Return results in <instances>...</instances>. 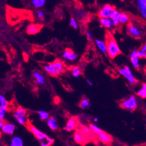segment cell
Wrapping results in <instances>:
<instances>
[{
  "label": "cell",
  "instance_id": "6",
  "mask_svg": "<svg viewBox=\"0 0 146 146\" xmlns=\"http://www.w3.org/2000/svg\"><path fill=\"white\" fill-rule=\"evenodd\" d=\"M28 129L34 135V136L40 141V143L47 140L48 139H49L50 138L46 134L42 133L37 128H36V127H35L34 126H33L32 125H29Z\"/></svg>",
  "mask_w": 146,
  "mask_h": 146
},
{
  "label": "cell",
  "instance_id": "23",
  "mask_svg": "<svg viewBox=\"0 0 146 146\" xmlns=\"http://www.w3.org/2000/svg\"><path fill=\"white\" fill-rule=\"evenodd\" d=\"M137 55L140 58L146 59V42L144 44L140 50H137Z\"/></svg>",
  "mask_w": 146,
  "mask_h": 146
},
{
  "label": "cell",
  "instance_id": "9",
  "mask_svg": "<svg viewBox=\"0 0 146 146\" xmlns=\"http://www.w3.org/2000/svg\"><path fill=\"white\" fill-rule=\"evenodd\" d=\"M128 33L134 38H140L141 36L140 29L134 25H130L127 27Z\"/></svg>",
  "mask_w": 146,
  "mask_h": 146
},
{
  "label": "cell",
  "instance_id": "31",
  "mask_svg": "<svg viewBox=\"0 0 146 146\" xmlns=\"http://www.w3.org/2000/svg\"><path fill=\"white\" fill-rule=\"evenodd\" d=\"M74 140L76 143L78 144H82L84 141V138L82 136V135L79 133V132H76L74 134Z\"/></svg>",
  "mask_w": 146,
  "mask_h": 146
},
{
  "label": "cell",
  "instance_id": "18",
  "mask_svg": "<svg viewBox=\"0 0 146 146\" xmlns=\"http://www.w3.org/2000/svg\"><path fill=\"white\" fill-rule=\"evenodd\" d=\"M47 123L50 129L52 130H56L58 128L57 120L54 117H50L47 121Z\"/></svg>",
  "mask_w": 146,
  "mask_h": 146
},
{
  "label": "cell",
  "instance_id": "8",
  "mask_svg": "<svg viewBox=\"0 0 146 146\" xmlns=\"http://www.w3.org/2000/svg\"><path fill=\"white\" fill-rule=\"evenodd\" d=\"M130 60L133 66L135 69H138L140 68V58L137 55V50H134L132 51V52L130 53Z\"/></svg>",
  "mask_w": 146,
  "mask_h": 146
},
{
  "label": "cell",
  "instance_id": "25",
  "mask_svg": "<svg viewBox=\"0 0 146 146\" xmlns=\"http://www.w3.org/2000/svg\"><path fill=\"white\" fill-rule=\"evenodd\" d=\"M129 19L130 18H129L128 14H127L126 13H121L120 18H119L120 24L124 25V24L127 23L129 22Z\"/></svg>",
  "mask_w": 146,
  "mask_h": 146
},
{
  "label": "cell",
  "instance_id": "28",
  "mask_svg": "<svg viewBox=\"0 0 146 146\" xmlns=\"http://www.w3.org/2000/svg\"><path fill=\"white\" fill-rule=\"evenodd\" d=\"M137 94L141 98H146V84L142 85L140 89L137 92Z\"/></svg>",
  "mask_w": 146,
  "mask_h": 146
},
{
  "label": "cell",
  "instance_id": "16",
  "mask_svg": "<svg viewBox=\"0 0 146 146\" xmlns=\"http://www.w3.org/2000/svg\"><path fill=\"white\" fill-rule=\"evenodd\" d=\"M76 126V121L75 120V119L74 118H70L65 127V130L68 131V132H71V131H72L73 130H74L75 129V127Z\"/></svg>",
  "mask_w": 146,
  "mask_h": 146
},
{
  "label": "cell",
  "instance_id": "30",
  "mask_svg": "<svg viewBox=\"0 0 146 146\" xmlns=\"http://www.w3.org/2000/svg\"><path fill=\"white\" fill-rule=\"evenodd\" d=\"M8 110V107L0 106V121H3Z\"/></svg>",
  "mask_w": 146,
  "mask_h": 146
},
{
  "label": "cell",
  "instance_id": "11",
  "mask_svg": "<svg viewBox=\"0 0 146 146\" xmlns=\"http://www.w3.org/2000/svg\"><path fill=\"white\" fill-rule=\"evenodd\" d=\"M136 4L140 16L146 20V4L143 3L142 0H137Z\"/></svg>",
  "mask_w": 146,
  "mask_h": 146
},
{
  "label": "cell",
  "instance_id": "26",
  "mask_svg": "<svg viewBox=\"0 0 146 146\" xmlns=\"http://www.w3.org/2000/svg\"><path fill=\"white\" fill-rule=\"evenodd\" d=\"M80 106V107L82 109H86L87 108L90 107L92 104H91L90 102L89 101V100L88 99H87V98H84L81 101Z\"/></svg>",
  "mask_w": 146,
  "mask_h": 146
},
{
  "label": "cell",
  "instance_id": "32",
  "mask_svg": "<svg viewBox=\"0 0 146 146\" xmlns=\"http://www.w3.org/2000/svg\"><path fill=\"white\" fill-rule=\"evenodd\" d=\"M8 103L7 100H6L5 97L1 94L0 95V106H7L8 107Z\"/></svg>",
  "mask_w": 146,
  "mask_h": 146
},
{
  "label": "cell",
  "instance_id": "33",
  "mask_svg": "<svg viewBox=\"0 0 146 146\" xmlns=\"http://www.w3.org/2000/svg\"><path fill=\"white\" fill-rule=\"evenodd\" d=\"M70 26H71L72 27H74V28L75 29H78V22H77V21H76V19H75V18H71V19H70Z\"/></svg>",
  "mask_w": 146,
  "mask_h": 146
},
{
  "label": "cell",
  "instance_id": "38",
  "mask_svg": "<svg viewBox=\"0 0 146 146\" xmlns=\"http://www.w3.org/2000/svg\"><path fill=\"white\" fill-rule=\"evenodd\" d=\"M4 124H5V123L3 121H1V122H0V128L1 129L3 127V126L4 125Z\"/></svg>",
  "mask_w": 146,
  "mask_h": 146
},
{
  "label": "cell",
  "instance_id": "27",
  "mask_svg": "<svg viewBox=\"0 0 146 146\" xmlns=\"http://www.w3.org/2000/svg\"><path fill=\"white\" fill-rule=\"evenodd\" d=\"M71 72H72V76L76 78H78V77H79L81 74V70L80 68L78 66L73 67L71 70Z\"/></svg>",
  "mask_w": 146,
  "mask_h": 146
},
{
  "label": "cell",
  "instance_id": "19",
  "mask_svg": "<svg viewBox=\"0 0 146 146\" xmlns=\"http://www.w3.org/2000/svg\"><path fill=\"white\" fill-rule=\"evenodd\" d=\"M10 146H23V141L19 136H14L11 140Z\"/></svg>",
  "mask_w": 146,
  "mask_h": 146
},
{
  "label": "cell",
  "instance_id": "22",
  "mask_svg": "<svg viewBox=\"0 0 146 146\" xmlns=\"http://www.w3.org/2000/svg\"><path fill=\"white\" fill-rule=\"evenodd\" d=\"M46 0H32V5L36 8H41L44 6Z\"/></svg>",
  "mask_w": 146,
  "mask_h": 146
},
{
  "label": "cell",
  "instance_id": "39",
  "mask_svg": "<svg viewBox=\"0 0 146 146\" xmlns=\"http://www.w3.org/2000/svg\"><path fill=\"white\" fill-rule=\"evenodd\" d=\"M94 122H97L98 121V118H97V117L94 118Z\"/></svg>",
  "mask_w": 146,
  "mask_h": 146
},
{
  "label": "cell",
  "instance_id": "13",
  "mask_svg": "<svg viewBox=\"0 0 146 146\" xmlns=\"http://www.w3.org/2000/svg\"><path fill=\"white\" fill-rule=\"evenodd\" d=\"M62 57L65 60L70 61H74L77 59L78 55L74 52H73L70 50L68 49L64 52L62 54Z\"/></svg>",
  "mask_w": 146,
  "mask_h": 146
},
{
  "label": "cell",
  "instance_id": "4",
  "mask_svg": "<svg viewBox=\"0 0 146 146\" xmlns=\"http://www.w3.org/2000/svg\"><path fill=\"white\" fill-rule=\"evenodd\" d=\"M116 11L113 7L110 4H107L100 10L98 16L100 18H111Z\"/></svg>",
  "mask_w": 146,
  "mask_h": 146
},
{
  "label": "cell",
  "instance_id": "21",
  "mask_svg": "<svg viewBox=\"0 0 146 146\" xmlns=\"http://www.w3.org/2000/svg\"><path fill=\"white\" fill-rule=\"evenodd\" d=\"M33 76L35 78V79L36 80V82L39 84H43L44 83L45 80H44V78L42 75V74H41L40 73H39L37 71H35L33 72Z\"/></svg>",
  "mask_w": 146,
  "mask_h": 146
},
{
  "label": "cell",
  "instance_id": "3",
  "mask_svg": "<svg viewBox=\"0 0 146 146\" xmlns=\"http://www.w3.org/2000/svg\"><path fill=\"white\" fill-rule=\"evenodd\" d=\"M121 106L128 111H133L137 107V100L135 96H130L121 102Z\"/></svg>",
  "mask_w": 146,
  "mask_h": 146
},
{
  "label": "cell",
  "instance_id": "2",
  "mask_svg": "<svg viewBox=\"0 0 146 146\" xmlns=\"http://www.w3.org/2000/svg\"><path fill=\"white\" fill-rule=\"evenodd\" d=\"M107 54L111 58H114L121 54V49L116 41L110 38L107 41Z\"/></svg>",
  "mask_w": 146,
  "mask_h": 146
},
{
  "label": "cell",
  "instance_id": "29",
  "mask_svg": "<svg viewBox=\"0 0 146 146\" xmlns=\"http://www.w3.org/2000/svg\"><path fill=\"white\" fill-rule=\"evenodd\" d=\"M89 128L91 130L92 132H93V133L97 134V135H99V134L101 133L102 132H103V130H102L99 127H98L97 125L93 124V123L90 125Z\"/></svg>",
  "mask_w": 146,
  "mask_h": 146
},
{
  "label": "cell",
  "instance_id": "5",
  "mask_svg": "<svg viewBox=\"0 0 146 146\" xmlns=\"http://www.w3.org/2000/svg\"><path fill=\"white\" fill-rule=\"evenodd\" d=\"M14 118L22 125H25L26 123V111L22 108H18L13 113Z\"/></svg>",
  "mask_w": 146,
  "mask_h": 146
},
{
  "label": "cell",
  "instance_id": "10",
  "mask_svg": "<svg viewBox=\"0 0 146 146\" xmlns=\"http://www.w3.org/2000/svg\"><path fill=\"white\" fill-rule=\"evenodd\" d=\"M16 129L15 125L11 123H5L3 127L1 128L2 132L7 135H12Z\"/></svg>",
  "mask_w": 146,
  "mask_h": 146
},
{
  "label": "cell",
  "instance_id": "20",
  "mask_svg": "<svg viewBox=\"0 0 146 146\" xmlns=\"http://www.w3.org/2000/svg\"><path fill=\"white\" fill-rule=\"evenodd\" d=\"M121 14V12H120L118 11H116L113 13L112 17H111V19L113 22L114 26H118L120 24L119 18H120Z\"/></svg>",
  "mask_w": 146,
  "mask_h": 146
},
{
  "label": "cell",
  "instance_id": "35",
  "mask_svg": "<svg viewBox=\"0 0 146 146\" xmlns=\"http://www.w3.org/2000/svg\"><path fill=\"white\" fill-rule=\"evenodd\" d=\"M82 130H83V132L84 133H86V134L89 133L91 131V130L90 129V128L89 129V128H87V127H84L83 129H82Z\"/></svg>",
  "mask_w": 146,
  "mask_h": 146
},
{
  "label": "cell",
  "instance_id": "12",
  "mask_svg": "<svg viewBox=\"0 0 146 146\" xmlns=\"http://www.w3.org/2000/svg\"><path fill=\"white\" fill-rule=\"evenodd\" d=\"M96 44L98 50L104 54H107V44L104 41L96 38L95 40Z\"/></svg>",
  "mask_w": 146,
  "mask_h": 146
},
{
  "label": "cell",
  "instance_id": "37",
  "mask_svg": "<svg viewBox=\"0 0 146 146\" xmlns=\"http://www.w3.org/2000/svg\"><path fill=\"white\" fill-rule=\"evenodd\" d=\"M86 82L87 83V84H88L90 85V86H92V85H93L92 82L91 80H90L89 79H87V80H86Z\"/></svg>",
  "mask_w": 146,
  "mask_h": 146
},
{
  "label": "cell",
  "instance_id": "41",
  "mask_svg": "<svg viewBox=\"0 0 146 146\" xmlns=\"http://www.w3.org/2000/svg\"><path fill=\"white\" fill-rule=\"evenodd\" d=\"M145 122H146V119H145Z\"/></svg>",
  "mask_w": 146,
  "mask_h": 146
},
{
  "label": "cell",
  "instance_id": "17",
  "mask_svg": "<svg viewBox=\"0 0 146 146\" xmlns=\"http://www.w3.org/2000/svg\"><path fill=\"white\" fill-rule=\"evenodd\" d=\"M100 23L102 26L107 29H111L113 26V22L111 18H101Z\"/></svg>",
  "mask_w": 146,
  "mask_h": 146
},
{
  "label": "cell",
  "instance_id": "36",
  "mask_svg": "<svg viewBox=\"0 0 146 146\" xmlns=\"http://www.w3.org/2000/svg\"><path fill=\"white\" fill-rule=\"evenodd\" d=\"M86 35H87V38H88L89 40H92L93 39L92 35L90 33V32H89V31H87V32H86Z\"/></svg>",
  "mask_w": 146,
  "mask_h": 146
},
{
  "label": "cell",
  "instance_id": "24",
  "mask_svg": "<svg viewBox=\"0 0 146 146\" xmlns=\"http://www.w3.org/2000/svg\"><path fill=\"white\" fill-rule=\"evenodd\" d=\"M38 113L40 116V118L42 121H47L50 118L49 113L46 111L40 110L38 112Z\"/></svg>",
  "mask_w": 146,
  "mask_h": 146
},
{
  "label": "cell",
  "instance_id": "40",
  "mask_svg": "<svg viewBox=\"0 0 146 146\" xmlns=\"http://www.w3.org/2000/svg\"><path fill=\"white\" fill-rule=\"evenodd\" d=\"M142 1H143V3H145V4H146V0H142Z\"/></svg>",
  "mask_w": 146,
  "mask_h": 146
},
{
  "label": "cell",
  "instance_id": "7",
  "mask_svg": "<svg viewBox=\"0 0 146 146\" xmlns=\"http://www.w3.org/2000/svg\"><path fill=\"white\" fill-rule=\"evenodd\" d=\"M119 72L122 75H123L127 80V81L130 83L132 84L135 83L136 79L129 67L125 66L123 68H122L119 69Z\"/></svg>",
  "mask_w": 146,
  "mask_h": 146
},
{
  "label": "cell",
  "instance_id": "15",
  "mask_svg": "<svg viewBox=\"0 0 146 146\" xmlns=\"http://www.w3.org/2000/svg\"><path fill=\"white\" fill-rule=\"evenodd\" d=\"M97 138L99 141L105 144L110 143L112 141V137L110 135L105 132H102L101 133L98 135Z\"/></svg>",
  "mask_w": 146,
  "mask_h": 146
},
{
  "label": "cell",
  "instance_id": "14",
  "mask_svg": "<svg viewBox=\"0 0 146 146\" xmlns=\"http://www.w3.org/2000/svg\"><path fill=\"white\" fill-rule=\"evenodd\" d=\"M41 27L40 25L35 23L29 25L26 29L27 33L29 35H36L40 31Z\"/></svg>",
  "mask_w": 146,
  "mask_h": 146
},
{
  "label": "cell",
  "instance_id": "34",
  "mask_svg": "<svg viewBox=\"0 0 146 146\" xmlns=\"http://www.w3.org/2000/svg\"><path fill=\"white\" fill-rule=\"evenodd\" d=\"M37 17L40 19H43L45 17V13L42 11H39L37 12Z\"/></svg>",
  "mask_w": 146,
  "mask_h": 146
},
{
  "label": "cell",
  "instance_id": "1",
  "mask_svg": "<svg viewBox=\"0 0 146 146\" xmlns=\"http://www.w3.org/2000/svg\"><path fill=\"white\" fill-rule=\"evenodd\" d=\"M44 70L52 76H58L64 71V65L61 61L56 60L53 63L44 66Z\"/></svg>",
  "mask_w": 146,
  "mask_h": 146
}]
</instances>
